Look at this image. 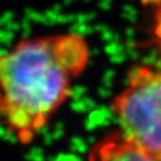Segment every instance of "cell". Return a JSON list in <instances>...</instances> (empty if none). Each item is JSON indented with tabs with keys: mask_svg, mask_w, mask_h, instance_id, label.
I'll list each match as a JSON object with an SVG mask.
<instances>
[{
	"mask_svg": "<svg viewBox=\"0 0 161 161\" xmlns=\"http://www.w3.org/2000/svg\"><path fill=\"white\" fill-rule=\"evenodd\" d=\"M88 59L77 34L23 38L0 53V124L29 144L69 97Z\"/></svg>",
	"mask_w": 161,
	"mask_h": 161,
	"instance_id": "6da1fadb",
	"label": "cell"
},
{
	"mask_svg": "<svg viewBox=\"0 0 161 161\" xmlns=\"http://www.w3.org/2000/svg\"><path fill=\"white\" fill-rule=\"evenodd\" d=\"M112 110L128 140L161 160V69L136 66Z\"/></svg>",
	"mask_w": 161,
	"mask_h": 161,
	"instance_id": "7a4b0ae2",
	"label": "cell"
},
{
	"mask_svg": "<svg viewBox=\"0 0 161 161\" xmlns=\"http://www.w3.org/2000/svg\"><path fill=\"white\" fill-rule=\"evenodd\" d=\"M90 161H161L125 138L121 131L104 136L93 147Z\"/></svg>",
	"mask_w": 161,
	"mask_h": 161,
	"instance_id": "3957f363",
	"label": "cell"
}]
</instances>
